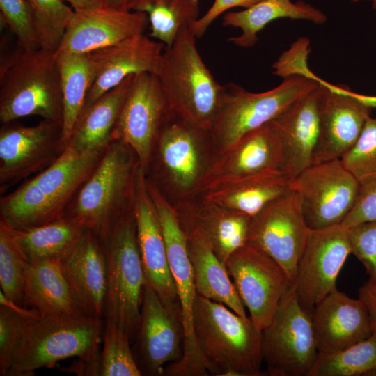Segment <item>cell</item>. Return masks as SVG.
Returning a JSON list of instances; mask_svg holds the SVG:
<instances>
[{
	"instance_id": "obj_1",
	"label": "cell",
	"mask_w": 376,
	"mask_h": 376,
	"mask_svg": "<svg viewBox=\"0 0 376 376\" xmlns=\"http://www.w3.org/2000/svg\"><path fill=\"white\" fill-rule=\"evenodd\" d=\"M196 343L210 375L262 376V330L250 317L196 294L193 308Z\"/></svg>"
},
{
	"instance_id": "obj_2",
	"label": "cell",
	"mask_w": 376,
	"mask_h": 376,
	"mask_svg": "<svg viewBox=\"0 0 376 376\" xmlns=\"http://www.w3.org/2000/svg\"><path fill=\"white\" fill-rule=\"evenodd\" d=\"M102 318L81 313L40 315L26 326L7 375H27L70 357L99 375Z\"/></svg>"
},
{
	"instance_id": "obj_3",
	"label": "cell",
	"mask_w": 376,
	"mask_h": 376,
	"mask_svg": "<svg viewBox=\"0 0 376 376\" xmlns=\"http://www.w3.org/2000/svg\"><path fill=\"white\" fill-rule=\"evenodd\" d=\"M189 27L165 46L154 73L178 116L198 128L210 130L222 95L221 86L203 61Z\"/></svg>"
},
{
	"instance_id": "obj_4",
	"label": "cell",
	"mask_w": 376,
	"mask_h": 376,
	"mask_svg": "<svg viewBox=\"0 0 376 376\" xmlns=\"http://www.w3.org/2000/svg\"><path fill=\"white\" fill-rule=\"evenodd\" d=\"M139 169L134 151L113 139L63 217L78 220L101 239L119 217L133 208Z\"/></svg>"
},
{
	"instance_id": "obj_5",
	"label": "cell",
	"mask_w": 376,
	"mask_h": 376,
	"mask_svg": "<svg viewBox=\"0 0 376 376\" xmlns=\"http://www.w3.org/2000/svg\"><path fill=\"white\" fill-rule=\"evenodd\" d=\"M33 115L63 123L60 72L55 52L20 48L1 65L0 120Z\"/></svg>"
},
{
	"instance_id": "obj_6",
	"label": "cell",
	"mask_w": 376,
	"mask_h": 376,
	"mask_svg": "<svg viewBox=\"0 0 376 376\" xmlns=\"http://www.w3.org/2000/svg\"><path fill=\"white\" fill-rule=\"evenodd\" d=\"M107 261L106 320L134 340L139 327L146 283L136 235L134 207L119 217L100 239Z\"/></svg>"
},
{
	"instance_id": "obj_7",
	"label": "cell",
	"mask_w": 376,
	"mask_h": 376,
	"mask_svg": "<svg viewBox=\"0 0 376 376\" xmlns=\"http://www.w3.org/2000/svg\"><path fill=\"white\" fill-rule=\"evenodd\" d=\"M318 85L311 77L292 75L284 78L276 87L262 93L249 92L233 83L222 86L220 106L210 130L217 153L269 123Z\"/></svg>"
},
{
	"instance_id": "obj_8",
	"label": "cell",
	"mask_w": 376,
	"mask_h": 376,
	"mask_svg": "<svg viewBox=\"0 0 376 376\" xmlns=\"http://www.w3.org/2000/svg\"><path fill=\"white\" fill-rule=\"evenodd\" d=\"M148 190L156 206L166 246L170 269L180 304L185 330L182 358L164 368L166 376L208 375L207 364L197 347L193 324V308L197 294L187 249V238L181 226L176 207L153 184L148 182Z\"/></svg>"
},
{
	"instance_id": "obj_9",
	"label": "cell",
	"mask_w": 376,
	"mask_h": 376,
	"mask_svg": "<svg viewBox=\"0 0 376 376\" xmlns=\"http://www.w3.org/2000/svg\"><path fill=\"white\" fill-rule=\"evenodd\" d=\"M318 354L311 312L301 306L292 285L281 298L269 325L262 330L266 375L308 376Z\"/></svg>"
},
{
	"instance_id": "obj_10",
	"label": "cell",
	"mask_w": 376,
	"mask_h": 376,
	"mask_svg": "<svg viewBox=\"0 0 376 376\" xmlns=\"http://www.w3.org/2000/svg\"><path fill=\"white\" fill-rule=\"evenodd\" d=\"M291 189L301 198L306 225L320 229L341 224L361 190L341 159L312 164L291 178Z\"/></svg>"
},
{
	"instance_id": "obj_11",
	"label": "cell",
	"mask_w": 376,
	"mask_h": 376,
	"mask_svg": "<svg viewBox=\"0 0 376 376\" xmlns=\"http://www.w3.org/2000/svg\"><path fill=\"white\" fill-rule=\"evenodd\" d=\"M225 265L250 318L263 330L293 283L279 264L249 241L229 256Z\"/></svg>"
},
{
	"instance_id": "obj_12",
	"label": "cell",
	"mask_w": 376,
	"mask_h": 376,
	"mask_svg": "<svg viewBox=\"0 0 376 376\" xmlns=\"http://www.w3.org/2000/svg\"><path fill=\"white\" fill-rule=\"evenodd\" d=\"M134 340L132 351L141 375H164L165 366L178 362L183 354L185 330L180 302L163 301L146 283Z\"/></svg>"
},
{
	"instance_id": "obj_13",
	"label": "cell",
	"mask_w": 376,
	"mask_h": 376,
	"mask_svg": "<svg viewBox=\"0 0 376 376\" xmlns=\"http://www.w3.org/2000/svg\"><path fill=\"white\" fill-rule=\"evenodd\" d=\"M173 112L157 76L135 74L113 139L122 141L134 151L146 175L159 133Z\"/></svg>"
},
{
	"instance_id": "obj_14",
	"label": "cell",
	"mask_w": 376,
	"mask_h": 376,
	"mask_svg": "<svg viewBox=\"0 0 376 376\" xmlns=\"http://www.w3.org/2000/svg\"><path fill=\"white\" fill-rule=\"evenodd\" d=\"M212 144L210 130L198 128L173 112L156 142L163 180L180 196L201 190L212 160L207 148Z\"/></svg>"
},
{
	"instance_id": "obj_15",
	"label": "cell",
	"mask_w": 376,
	"mask_h": 376,
	"mask_svg": "<svg viewBox=\"0 0 376 376\" xmlns=\"http://www.w3.org/2000/svg\"><path fill=\"white\" fill-rule=\"evenodd\" d=\"M309 230L301 196L291 189L251 218L248 241L279 264L294 283Z\"/></svg>"
},
{
	"instance_id": "obj_16",
	"label": "cell",
	"mask_w": 376,
	"mask_h": 376,
	"mask_svg": "<svg viewBox=\"0 0 376 376\" xmlns=\"http://www.w3.org/2000/svg\"><path fill=\"white\" fill-rule=\"evenodd\" d=\"M351 253L347 228L341 224L310 229L293 285L301 306L311 312L336 288V280Z\"/></svg>"
},
{
	"instance_id": "obj_17",
	"label": "cell",
	"mask_w": 376,
	"mask_h": 376,
	"mask_svg": "<svg viewBox=\"0 0 376 376\" xmlns=\"http://www.w3.org/2000/svg\"><path fill=\"white\" fill-rule=\"evenodd\" d=\"M308 77L320 84L319 132L312 164L340 159L358 140L372 108L351 95L347 86L329 84L312 72Z\"/></svg>"
},
{
	"instance_id": "obj_18",
	"label": "cell",
	"mask_w": 376,
	"mask_h": 376,
	"mask_svg": "<svg viewBox=\"0 0 376 376\" xmlns=\"http://www.w3.org/2000/svg\"><path fill=\"white\" fill-rule=\"evenodd\" d=\"M62 123L42 120L33 126L3 124L0 130L1 189L52 164L64 149Z\"/></svg>"
},
{
	"instance_id": "obj_19",
	"label": "cell",
	"mask_w": 376,
	"mask_h": 376,
	"mask_svg": "<svg viewBox=\"0 0 376 376\" xmlns=\"http://www.w3.org/2000/svg\"><path fill=\"white\" fill-rule=\"evenodd\" d=\"M149 22L140 11H122L104 6L74 11L57 54H84L99 50L143 34Z\"/></svg>"
},
{
	"instance_id": "obj_20",
	"label": "cell",
	"mask_w": 376,
	"mask_h": 376,
	"mask_svg": "<svg viewBox=\"0 0 376 376\" xmlns=\"http://www.w3.org/2000/svg\"><path fill=\"white\" fill-rule=\"evenodd\" d=\"M282 166L280 141L267 123L244 134L225 150L217 153L209 166L201 190L232 179L283 173Z\"/></svg>"
},
{
	"instance_id": "obj_21",
	"label": "cell",
	"mask_w": 376,
	"mask_h": 376,
	"mask_svg": "<svg viewBox=\"0 0 376 376\" xmlns=\"http://www.w3.org/2000/svg\"><path fill=\"white\" fill-rule=\"evenodd\" d=\"M146 175L140 167L134 202L137 241L146 283L163 301H179L161 221Z\"/></svg>"
},
{
	"instance_id": "obj_22",
	"label": "cell",
	"mask_w": 376,
	"mask_h": 376,
	"mask_svg": "<svg viewBox=\"0 0 376 376\" xmlns=\"http://www.w3.org/2000/svg\"><path fill=\"white\" fill-rule=\"evenodd\" d=\"M71 296L79 311L102 318L107 288V261L98 237L87 229L72 250L61 259Z\"/></svg>"
},
{
	"instance_id": "obj_23",
	"label": "cell",
	"mask_w": 376,
	"mask_h": 376,
	"mask_svg": "<svg viewBox=\"0 0 376 376\" xmlns=\"http://www.w3.org/2000/svg\"><path fill=\"white\" fill-rule=\"evenodd\" d=\"M311 318L319 353L340 351L373 332L363 301L351 298L337 288L314 306Z\"/></svg>"
},
{
	"instance_id": "obj_24",
	"label": "cell",
	"mask_w": 376,
	"mask_h": 376,
	"mask_svg": "<svg viewBox=\"0 0 376 376\" xmlns=\"http://www.w3.org/2000/svg\"><path fill=\"white\" fill-rule=\"evenodd\" d=\"M318 86L269 123L280 141L283 172L292 178L312 165L319 132Z\"/></svg>"
},
{
	"instance_id": "obj_25",
	"label": "cell",
	"mask_w": 376,
	"mask_h": 376,
	"mask_svg": "<svg viewBox=\"0 0 376 376\" xmlns=\"http://www.w3.org/2000/svg\"><path fill=\"white\" fill-rule=\"evenodd\" d=\"M164 47V43L141 34L91 52L97 72L83 108L93 104L130 75L155 73Z\"/></svg>"
},
{
	"instance_id": "obj_26",
	"label": "cell",
	"mask_w": 376,
	"mask_h": 376,
	"mask_svg": "<svg viewBox=\"0 0 376 376\" xmlns=\"http://www.w3.org/2000/svg\"><path fill=\"white\" fill-rule=\"evenodd\" d=\"M105 150L81 151L68 143L52 164L32 178L59 217H63Z\"/></svg>"
},
{
	"instance_id": "obj_27",
	"label": "cell",
	"mask_w": 376,
	"mask_h": 376,
	"mask_svg": "<svg viewBox=\"0 0 376 376\" xmlns=\"http://www.w3.org/2000/svg\"><path fill=\"white\" fill-rule=\"evenodd\" d=\"M181 226L186 235L197 294L223 304L242 316H246L245 307L226 265L215 254L205 235L193 226Z\"/></svg>"
},
{
	"instance_id": "obj_28",
	"label": "cell",
	"mask_w": 376,
	"mask_h": 376,
	"mask_svg": "<svg viewBox=\"0 0 376 376\" xmlns=\"http://www.w3.org/2000/svg\"><path fill=\"white\" fill-rule=\"evenodd\" d=\"M291 178L282 172L232 179L204 190V202L244 213L251 217L291 189Z\"/></svg>"
},
{
	"instance_id": "obj_29",
	"label": "cell",
	"mask_w": 376,
	"mask_h": 376,
	"mask_svg": "<svg viewBox=\"0 0 376 376\" xmlns=\"http://www.w3.org/2000/svg\"><path fill=\"white\" fill-rule=\"evenodd\" d=\"M178 212L181 224L193 226L205 235L224 265L248 241L252 217L244 213L204 201L199 206L187 208L182 214Z\"/></svg>"
},
{
	"instance_id": "obj_30",
	"label": "cell",
	"mask_w": 376,
	"mask_h": 376,
	"mask_svg": "<svg viewBox=\"0 0 376 376\" xmlns=\"http://www.w3.org/2000/svg\"><path fill=\"white\" fill-rule=\"evenodd\" d=\"M134 76H127L93 104L83 108L68 143L81 151L106 149L113 140V132Z\"/></svg>"
},
{
	"instance_id": "obj_31",
	"label": "cell",
	"mask_w": 376,
	"mask_h": 376,
	"mask_svg": "<svg viewBox=\"0 0 376 376\" xmlns=\"http://www.w3.org/2000/svg\"><path fill=\"white\" fill-rule=\"evenodd\" d=\"M23 306L36 309L41 315L81 313L71 296L61 259L29 263L24 277Z\"/></svg>"
},
{
	"instance_id": "obj_32",
	"label": "cell",
	"mask_w": 376,
	"mask_h": 376,
	"mask_svg": "<svg viewBox=\"0 0 376 376\" xmlns=\"http://www.w3.org/2000/svg\"><path fill=\"white\" fill-rule=\"evenodd\" d=\"M304 19L315 24L324 23L327 17L320 10L302 1L261 0L240 11L229 12L223 17V25L238 28L242 33L229 41L241 47H251L258 41V33L277 19Z\"/></svg>"
},
{
	"instance_id": "obj_33",
	"label": "cell",
	"mask_w": 376,
	"mask_h": 376,
	"mask_svg": "<svg viewBox=\"0 0 376 376\" xmlns=\"http://www.w3.org/2000/svg\"><path fill=\"white\" fill-rule=\"evenodd\" d=\"M10 229L15 242L29 263L61 259L72 250L87 230L78 220L65 217L38 226Z\"/></svg>"
},
{
	"instance_id": "obj_34",
	"label": "cell",
	"mask_w": 376,
	"mask_h": 376,
	"mask_svg": "<svg viewBox=\"0 0 376 376\" xmlns=\"http://www.w3.org/2000/svg\"><path fill=\"white\" fill-rule=\"evenodd\" d=\"M56 55L63 98L61 141L65 148L95 79L97 66L93 52Z\"/></svg>"
},
{
	"instance_id": "obj_35",
	"label": "cell",
	"mask_w": 376,
	"mask_h": 376,
	"mask_svg": "<svg viewBox=\"0 0 376 376\" xmlns=\"http://www.w3.org/2000/svg\"><path fill=\"white\" fill-rule=\"evenodd\" d=\"M0 215V221L14 230L38 226L61 218L33 178L27 180L12 193L1 197Z\"/></svg>"
},
{
	"instance_id": "obj_36",
	"label": "cell",
	"mask_w": 376,
	"mask_h": 376,
	"mask_svg": "<svg viewBox=\"0 0 376 376\" xmlns=\"http://www.w3.org/2000/svg\"><path fill=\"white\" fill-rule=\"evenodd\" d=\"M376 375V332L340 351L319 353L308 376Z\"/></svg>"
},
{
	"instance_id": "obj_37",
	"label": "cell",
	"mask_w": 376,
	"mask_h": 376,
	"mask_svg": "<svg viewBox=\"0 0 376 376\" xmlns=\"http://www.w3.org/2000/svg\"><path fill=\"white\" fill-rule=\"evenodd\" d=\"M150 25V37L171 45L180 31L190 27L199 17L198 2L194 0H152L143 10Z\"/></svg>"
},
{
	"instance_id": "obj_38",
	"label": "cell",
	"mask_w": 376,
	"mask_h": 376,
	"mask_svg": "<svg viewBox=\"0 0 376 376\" xmlns=\"http://www.w3.org/2000/svg\"><path fill=\"white\" fill-rule=\"evenodd\" d=\"M0 304V374L7 375L26 326L41 315L13 303L1 290Z\"/></svg>"
},
{
	"instance_id": "obj_39",
	"label": "cell",
	"mask_w": 376,
	"mask_h": 376,
	"mask_svg": "<svg viewBox=\"0 0 376 376\" xmlns=\"http://www.w3.org/2000/svg\"><path fill=\"white\" fill-rule=\"evenodd\" d=\"M130 338L115 323L106 320L103 335V349L100 356L99 375L140 376Z\"/></svg>"
},
{
	"instance_id": "obj_40",
	"label": "cell",
	"mask_w": 376,
	"mask_h": 376,
	"mask_svg": "<svg viewBox=\"0 0 376 376\" xmlns=\"http://www.w3.org/2000/svg\"><path fill=\"white\" fill-rule=\"evenodd\" d=\"M29 263L15 242L10 228L0 221L1 291L20 306H23L24 277Z\"/></svg>"
},
{
	"instance_id": "obj_41",
	"label": "cell",
	"mask_w": 376,
	"mask_h": 376,
	"mask_svg": "<svg viewBox=\"0 0 376 376\" xmlns=\"http://www.w3.org/2000/svg\"><path fill=\"white\" fill-rule=\"evenodd\" d=\"M33 10L41 48L56 52L74 10L62 0H27Z\"/></svg>"
},
{
	"instance_id": "obj_42",
	"label": "cell",
	"mask_w": 376,
	"mask_h": 376,
	"mask_svg": "<svg viewBox=\"0 0 376 376\" xmlns=\"http://www.w3.org/2000/svg\"><path fill=\"white\" fill-rule=\"evenodd\" d=\"M340 159L361 188L376 182V117L368 118L358 140Z\"/></svg>"
},
{
	"instance_id": "obj_43",
	"label": "cell",
	"mask_w": 376,
	"mask_h": 376,
	"mask_svg": "<svg viewBox=\"0 0 376 376\" xmlns=\"http://www.w3.org/2000/svg\"><path fill=\"white\" fill-rule=\"evenodd\" d=\"M1 20L15 35L19 48L31 52L41 48L33 10L27 0H0Z\"/></svg>"
},
{
	"instance_id": "obj_44",
	"label": "cell",
	"mask_w": 376,
	"mask_h": 376,
	"mask_svg": "<svg viewBox=\"0 0 376 376\" xmlns=\"http://www.w3.org/2000/svg\"><path fill=\"white\" fill-rule=\"evenodd\" d=\"M351 253L364 266L369 281L376 282V221L347 228Z\"/></svg>"
},
{
	"instance_id": "obj_45",
	"label": "cell",
	"mask_w": 376,
	"mask_h": 376,
	"mask_svg": "<svg viewBox=\"0 0 376 376\" xmlns=\"http://www.w3.org/2000/svg\"><path fill=\"white\" fill-rule=\"evenodd\" d=\"M371 221H376V182L361 188L353 208L341 225L348 228Z\"/></svg>"
},
{
	"instance_id": "obj_46",
	"label": "cell",
	"mask_w": 376,
	"mask_h": 376,
	"mask_svg": "<svg viewBox=\"0 0 376 376\" xmlns=\"http://www.w3.org/2000/svg\"><path fill=\"white\" fill-rule=\"evenodd\" d=\"M260 1L261 0H214L205 14L194 22L189 29L196 38H201L214 19L225 11L235 7L248 8Z\"/></svg>"
},
{
	"instance_id": "obj_47",
	"label": "cell",
	"mask_w": 376,
	"mask_h": 376,
	"mask_svg": "<svg viewBox=\"0 0 376 376\" xmlns=\"http://www.w3.org/2000/svg\"><path fill=\"white\" fill-rule=\"evenodd\" d=\"M359 298L365 304L370 316L373 332H376V282L368 281L359 292Z\"/></svg>"
},
{
	"instance_id": "obj_48",
	"label": "cell",
	"mask_w": 376,
	"mask_h": 376,
	"mask_svg": "<svg viewBox=\"0 0 376 376\" xmlns=\"http://www.w3.org/2000/svg\"><path fill=\"white\" fill-rule=\"evenodd\" d=\"M104 7L122 11L143 12L152 0H100Z\"/></svg>"
},
{
	"instance_id": "obj_49",
	"label": "cell",
	"mask_w": 376,
	"mask_h": 376,
	"mask_svg": "<svg viewBox=\"0 0 376 376\" xmlns=\"http://www.w3.org/2000/svg\"><path fill=\"white\" fill-rule=\"evenodd\" d=\"M69 3L75 11L88 10L103 6L100 0H62Z\"/></svg>"
},
{
	"instance_id": "obj_50",
	"label": "cell",
	"mask_w": 376,
	"mask_h": 376,
	"mask_svg": "<svg viewBox=\"0 0 376 376\" xmlns=\"http://www.w3.org/2000/svg\"><path fill=\"white\" fill-rule=\"evenodd\" d=\"M350 93L354 97L357 98L362 103L370 107V108H376V95H366L355 93L350 89Z\"/></svg>"
},
{
	"instance_id": "obj_51",
	"label": "cell",
	"mask_w": 376,
	"mask_h": 376,
	"mask_svg": "<svg viewBox=\"0 0 376 376\" xmlns=\"http://www.w3.org/2000/svg\"><path fill=\"white\" fill-rule=\"evenodd\" d=\"M368 1H370L372 3V6L376 9V0H366Z\"/></svg>"
},
{
	"instance_id": "obj_52",
	"label": "cell",
	"mask_w": 376,
	"mask_h": 376,
	"mask_svg": "<svg viewBox=\"0 0 376 376\" xmlns=\"http://www.w3.org/2000/svg\"><path fill=\"white\" fill-rule=\"evenodd\" d=\"M194 1H196V2H198L199 0H194Z\"/></svg>"
}]
</instances>
